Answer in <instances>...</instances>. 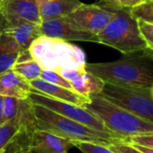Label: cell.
Here are the masks:
<instances>
[{
    "instance_id": "obj_24",
    "label": "cell",
    "mask_w": 153,
    "mask_h": 153,
    "mask_svg": "<svg viewBox=\"0 0 153 153\" xmlns=\"http://www.w3.org/2000/svg\"><path fill=\"white\" fill-rule=\"evenodd\" d=\"M122 142L133 145H141L153 149V133H143L132 135L123 139Z\"/></svg>"
},
{
    "instance_id": "obj_16",
    "label": "cell",
    "mask_w": 153,
    "mask_h": 153,
    "mask_svg": "<svg viewBox=\"0 0 153 153\" xmlns=\"http://www.w3.org/2000/svg\"><path fill=\"white\" fill-rule=\"evenodd\" d=\"M82 4L79 0H48L39 7L41 22L67 16Z\"/></svg>"
},
{
    "instance_id": "obj_33",
    "label": "cell",
    "mask_w": 153,
    "mask_h": 153,
    "mask_svg": "<svg viewBox=\"0 0 153 153\" xmlns=\"http://www.w3.org/2000/svg\"><path fill=\"white\" fill-rule=\"evenodd\" d=\"M2 1H3V0H0V3H1V2H2Z\"/></svg>"
},
{
    "instance_id": "obj_17",
    "label": "cell",
    "mask_w": 153,
    "mask_h": 153,
    "mask_svg": "<svg viewBox=\"0 0 153 153\" xmlns=\"http://www.w3.org/2000/svg\"><path fill=\"white\" fill-rule=\"evenodd\" d=\"M13 71L17 75L25 79L28 82L39 78L42 68L41 66L31 57L29 50L21 52L12 66Z\"/></svg>"
},
{
    "instance_id": "obj_28",
    "label": "cell",
    "mask_w": 153,
    "mask_h": 153,
    "mask_svg": "<svg viewBox=\"0 0 153 153\" xmlns=\"http://www.w3.org/2000/svg\"><path fill=\"white\" fill-rule=\"evenodd\" d=\"M131 145L133 147H134L138 152H140L141 153H153L152 148H149V147H145V146H141V145H133V144H131Z\"/></svg>"
},
{
    "instance_id": "obj_25",
    "label": "cell",
    "mask_w": 153,
    "mask_h": 153,
    "mask_svg": "<svg viewBox=\"0 0 153 153\" xmlns=\"http://www.w3.org/2000/svg\"><path fill=\"white\" fill-rule=\"evenodd\" d=\"M142 39L146 43L149 49L153 50V23L143 20H136Z\"/></svg>"
},
{
    "instance_id": "obj_1",
    "label": "cell",
    "mask_w": 153,
    "mask_h": 153,
    "mask_svg": "<svg viewBox=\"0 0 153 153\" xmlns=\"http://www.w3.org/2000/svg\"><path fill=\"white\" fill-rule=\"evenodd\" d=\"M85 70L105 83L153 88V51L125 55L112 62L86 63Z\"/></svg>"
},
{
    "instance_id": "obj_31",
    "label": "cell",
    "mask_w": 153,
    "mask_h": 153,
    "mask_svg": "<svg viewBox=\"0 0 153 153\" xmlns=\"http://www.w3.org/2000/svg\"><path fill=\"white\" fill-rule=\"evenodd\" d=\"M1 30H2V18L0 16V35H1Z\"/></svg>"
},
{
    "instance_id": "obj_12",
    "label": "cell",
    "mask_w": 153,
    "mask_h": 153,
    "mask_svg": "<svg viewBox=\"0 0 153 153\" xmlns=\"http://www.w3.org/2000/svg\"><path fill=\"white\" fill-rule=\"evenodd\" d=\"M29 83L31 87V91L37 93L53 98L60 101L71 103L78 107H84L90 101L89 97L78 94L73 90L52 84L40 78L32 80L29 82Z\"/></svg>"
},
{
    "instance_id": "obj_5",
    "label": "cell",
    "mask_w": 153,
    "mask_h": 153,
    "mask_svg": "<svg viewBox=\"0 0 153 153\" xmlns=\"http://www.w3.org/2000/svg\"><path fill=\"white\" fill-rule=\"evenodd\" d=\"M113 18L97 35L99 43L111 47L124 55L151 50L142 39L137 21L131 15L129 8L115 4Z\"/></svg>"
},
{
    "instance_id": "obj_13",
    "label": "cell",
    "mask_w": 153,
    "mask_h": 153,
    "mask_svg": "<svg viewBox=\"0 0 153 153\" xmlns=\"http://www.w3.org/2000/svg\"><path fill=\"white\" fill-rule=\"evenodd\" d=\"M72 86L73 91L85 97L100 94L105 82L94 74L83 70H64L59 73Z\"/></svg>"
},
{
    "instance_id": "obj_7",
    "label": "cell",
    "mask_w": 153,
    "mask_h": 153,
    "mask_svg": "<svg viewBox=\"0 0 153 153\" xmlns=\"http://www.w3.org/2000/svg\"><path fill=\"white\" fill-rule=\"evenodd\" d=\"M28 100L32 104L39 105L44 108H47L63 117L72 119L93 130L114 134L103 125V123L95 115H93L91 111H89L84 107H78L71 103L60 101L53 98L37 93L31 90H30V93L29 94Z\"/></svg>"
},
{
    "instance_id": "obj_11",
    "label": "cell",
    "mask_w": 153,
    "mask_h": 153,
    "mask_svg": "<svg viewBox=\"0 0 153 153\" xmlns=\"http://www.w3.org/2000/svg\"><path fill=\"white\" fill-rule=\"evenodd\" d=\"M74 147L72 141L38 129L31 134L29 143L30 153H66Z\"/></svg>"
},
{
    "instance_id": "obj_20",
    "label": "cell",
    "mask_w": 153,
    "mask_h": 153,
    "mask_svg": "<svg viewBox=\"0 0 153 153\" xmlns=\"http://www.w3.org/2000/svg\"><path fill=\"white\" fill-rule=\"evenodd\" d=\"M31 134L32 133L26 130L22 131L15 140L5 149L4 153H30L29 143Z\"/></svg>"
},
{
    "instance_id": "obj_18",
    "label": "cell",
    "mask_w": 153,
    "mask_h": 153,
    "mask_svg": "<svg viewBox=\"0 0 153 153\" xmlns=\"http://www.w3.org/2000/svg\"><path fill=\"white\" fill-rule=\"evenodd\" d=\"M20 48L10 37L3 34L0 35V74L8 72L12 69L16 61Z\"/></svg>"
},
{
    "instance_id": "obj_22",
    "label": "cell",
    "mask_w": 153,
    "mask_h": 153,
    "mask_svg": "<svg viewBox=\"0 0 153 153\" xmlns=\"http://www.w3.org/2000/svg\"><path fill=\"white\" fill-rule=\"evenodd\" d=\"M39 78L46 81V82H50L52 84L58 85V86H61V87H64V88H66V89L73 90L72 86H71V83L66 79H65L62 75H60L58 73H56L55 71L42 69Z\"/></svg>"
},
{
    "instance_id": "obj_15",
    "label": "cell",
    "mask_w": 153,
    "mask_h": 153,
    "mask_svg": "<svg viewBox=\"0 0 153 153\" xmlns=\"http://www.w3.org/2000/svg\"><path fill=\"white\" fill-rule=\"evenodd\" d=\"M31 87L28 81L8 71L0 74V96L26 100L30 93Z\"/></svg>"
},
{
    "instance_id": "obj_9",
    "label": "cell",
    "mask_w": 153,
    "mask_h": 153,
    "mask_svg": "<svg viewBox=\"0 0 153 153\" xmlns=\"http://www.w3.org/2000/svg\"><path fill=\"white\" fill-rule=\"evenodd\" d=\"M39 31L41 36L58 39L65 41L99 43L97 35L82 29L73 22L67 16L41 22L39 25Z\"/></svg>"
},
{
    "instance_id": "obj_32",
    "label": "cell",
    "mask_w": 153,
    "mask_h": 153,
    "mask_svg": "<svg viewBox=\"0 0 153 153\" xmlns=\"http://www.w3.org/2000/svg\"><path fill=\"white\" fill-rule=\"evenodd\" d=\"M4 151H5V150H4V151H1V152H0V153H4Z\"/></svg>"
},
{
    "instance_id": "obj_3",
    "label": "cell",
    "mask_w": 153,
    "mask_h": 153,
    "mask_svg": "<svg viewBox=\"0 0 153 153\" xmlns=\"http://www.w3.org/2000/svg\"><path fill=\"white\" fill-rule=\"evenodd\" d=\"M32 109L38 130L56 134L72 142L109 144L122 141L115 134L93 130L42 106L32 104Z\"/></svg>"
},
{
    "instance_id": "obj_30",
    "label": "cell",
    "mask_w": 153,
    "mask_h": 153,
    "mask_svg": "<svg viewBox=\"0 0 153 153\" xmlns=\"http://www.w3.org/2000/svg\"><path fill=\"white\" fill-rule=\"evenodd\" d=\"M35 1H36V3H37L38 6H39V7H40L42 4H44L45 3H47L48 0H35Z\"/></svg>"
},
{
    "instance_id": "obj_2",
    "label": "cell",
    "mask_w": 153,
    "mask_h": 153,
    "mask_svg": "<svg viewBox=\"0 0 153 153\" xmlns=\"http://www.w3.org/2000/svg\"><path fill=\"white\" fill-rule=\"evenodd\" d=\"M29 52L42 69L58 74L64 70L85 69L86 57L83 50L68 41L39 36L32 42Z\"/></svg>"
},
{
    "instance_id": "obj_14",
    "label": "cell",
    "mask_w": 153,
    "mask_h": 153,
    "mask_svg": "<svg viewBox=\"0 0 153 153\" xmlns=\"http://www.w3.org/2000/svg\"><path fill=\"white\" fill-rule=\"evenodd\" d=\"M39 25L26 22L15 25H6L3 22L2 20L1 32L13 39L20 48V51L23 52L29 50L32 42L39 36H41L39 31Z\"/></svg>"
},
{
    "instance_id": "obj_4",
    "label": "cell",
    "mask_w": 153,
    "mask_h": 153,
    "mask_svg": "<svg viewBox=\"0 0 153 153\" xmlns=\"http://www.w3.org/2000/svg\"><path fill=\"white\" fill-rule=\"evenodd\" d=\"M103 125L122 140L143 133H153V123L139 117L107 100L100 94L90 96L84 106Z\"/></svg>"
},
{
    "instance_id": "obj_10",
    "label": "cell",
    "mask_w": 153,
    "mask_h": 153,
    "mask_svg": "<svg viewBox=\"0 0 153 153\" xmlns=\"http://www.w3.org/2000/svg\"><path fill=\"white\" fill-rule=\"evenodd\" d=\"M0 15L6 25L21 22L40 24L39 7L35 0H3L0 3Z\"/></svg>"
},
{
    "instance_id": "obj_29",
    "label": "cell",
    "mask_w": 153,
    "mask_h": 153,
    "mask_svg": "<svg viewBox=\"0 0 153 153\" xmlns=\"http://www.w3.org/2000/svg\"><path fill=\"white\" fill-rule=\"evenodd\" d=\"M3 107H4V97L0 96V125L4 123V118H3Z\"/></svg>"
},
{
    "instance_id": "obj_21",
    "label": "cell",
    "mask_w": 153,
    "mask_h": 153,
    "mask_svg": "<svg viewBox=\"0 0 153 153\" xmlns=\"http://www.w3.org/2000/svg\"><path fill=\"white\" fill-rule=\"evenodd\" d=\"M74 146L82 153H115L112 152L108 144L90 143V142H73Z\"/></svg>"
},
{
    "instance_id": "obj_19",
    "label": "cell",
    "mask_w": 153,
    "mask_h": 153,
    "mask_svg": "<svg viewBox=\"0 0 153 153\" xmlns=\"http://www.w3.org/2000/svg\"><path fill=\"white\" fill-rule=\"evenodd\" d=\"M129 10L135 20H143L153 23V0H142Z\"/></svg>"
},
{
    "instance_id": "obj_23",
    "label": "cell",
    "mask_w": 153,
    "mask_h": 153,
    "mask_svg": "<svg viewBox=\"0 0 153 153\" xmlns=\"http://www.w3.org/2000/svg\"><path fill=\"white\" fill-rule=\"evenodd\" d=\"M20 100L16 98L4 97V107H3V118L4 122L12 119L17 113Z\"/></svg>"
},
{
    "instance_id": "obj_26",
    "label": "cell",
    "mask_w": 153,
    "mask_h": 153,
    "mask_svg": "<svg viewBox=\"0 0 153 153\" xmlns=\"http://www.w3.org/2000/svg\"><path fill=\"white\" fill-rule=\"evenodd\" d=\"M109 149L115 153H141L138 152L134 147H133L131 144L126 143L122 141L109 143L108 145Z\"/></svg>"
},
{
    "instance_id": "obj_27",
    "label": "cell",
    "mask_w": 153,
    "mask_h": 153,
    "mask_svg": "<svg viewBox=\"0 0 153 153\" xmlns=\"http://www.w3.org/2000/svg\"><path fill=\"white\" fill-rule=\"evenodd\" d=\"M108 1H110L111 3H113V4H115L118 5V6H121V7L131 8L134 4L141 2L142 0H108Z\"/></svg>"
},
{
    "instance_id": "obj_8",
    "label": "cell",
    "mask_w": 153,
    "mask_h": 153,
    "mask_svg": "<svg viewBox=\"0 0 153 153\" xmlns=\"http://www.w3.org/2000/svg\"><path fill=\"white\" fill-rule=\"evenodd\" d=\"M115 4L102 0L99 4H82L67 17L82 29L98 35L115 15Z\"/></svg>"
},
{
    "instance_id": "obj_6",
    "label": "cell",
    "mask_w": 153,
    "mask_h": 153,
    "mask_svg": "<svg viewBox=\"0 0 153 153\" xmlns=\"http://www.w3.org/2000/svg\"><path fill=\"white\" fill-rule=\"evenodd\" d=\"M100 94L114 105L153 123V88L105 83Z\"/></svg>"
}]
</instances>
